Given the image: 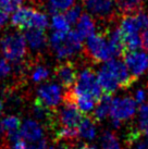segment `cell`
Returning a JSON list of instances; mask_svg holds the SVG:
<instances>
[{"mask_svg": "<svg viewBox=\"0 0 148 149\" xmlns=\"http://www.w3.org/2000/svg\"><path fill=\"white\" fill-rule=\"evenodd\" d=\"M111 102H112V98L110 94H105L103 96H101V98L96 104V108L93 109L94 112H93L91 119L95 122H101L105 120L110 113Z\"/></svg>", "mask_w": 148, "mask_h": 149, "instance_id": "cell-17", "label": "cell"}, {"mask_svg": "<svg viewBox=\"0 0 148 149\" xmlns=\"http://www.w3.org/2000/svg\"><path fill=\"white\" fill-rule=\"evenodd\" d=\"M78 137L77 127H61L56 131V141H73Z\"/></svg>", "mask_w": 148, "mask_h": 149, "instance_id": "cell-23", "label": "cell"}, {"mask_svg": "<svg viewBox=\"0 0 148 149\" xmlns=\"http://www.w3.org/2000/svg\"><path fill=\"white\" fill-rule=\"evenodd\" d=\"M74 3L75 0H49L47 8L51 14H54L62 11H66L69 8L74 6Z\"/></svg>", "mask_w": 148, "mask_h": 149, "instance_id": "cell-21", "label": "cell"}, {"mask_svg": "<svg viewBox=\"0 0 148 149\" xmlns=\"http://www.w3.org/2000/svg\"><path fill=\"white\" fill-rule=\"evenodd\" d=\"M105 63L107 64L108 68L114 74L120 88H123V89L130 88L136 82L137 79L134 77L130 73V71L128 70V68H126L124 62L120 61V60H115V59H110V60L106 61Z\"/></svg>", "mask_w": 148, "mask_h": 149, "instance_id": "cell-11", "label": "cell"}, {"mask_svg": "<svg viewBox=\"0 0 148 149\" xmlns=\"http://www.w3.org/2000/svg\"><path fill=\"white\" fill-rule=\"evenodd\" d=\"M24 0H0V10L9 14L14 12L17 8H20Z\"/></svg>", "mask_w": 148, "mask_h": 149, "instance_id": "cell-26", "label": "cell"}, {"mask_svg": "<svg viewBox=\"0 0 148 149\" xmlns=\"http://www.w3.org/2000/svg\"><path fill=\"white\" fill-rule=\"evenodd\" d=\"M136 111V101L132 97H115L110 108L111 122L114 127H119L123 121L132 119Z\"/></svg>", "mask_w": 148, "mask_h": 149, "instance_id": "cell-6", "label": "cell"}, {"mask_svg": "<svg viewBox=\"0 0 148 149\" xmlns=\"http://www.w3.org/2000/svg\"><path fill=\"white\" fill-rule=\"evenodd\" d=\"M29 149H48V141L41 138L39 141L29 145Z\"/></svg>", "mask_w": 148, "mask_h": 149, "instance_id": "cell-30", "label": "cell"}, {"mask_svg": "<svg viewBox=\"0 0 148 149\" xmlns=\"http://www.w3.org/2000/svg\"><path fill=\"white\" fill-rule=\"evenodd\" d=\"M59 149H73L72 147H70V146H61Z\"/></svg>", "mask_w": 148, "mask_h": 149, "instance_id": "cell-37", "label": "cell"}, {"mask_svg": "<svg viewBox=\"0 0 148 149\" xmlns=\"http://www.w3.org/2000/svg\"><path fill=\"white\" fill-rule=\"evenodd\" d=\"M124 63L134 77L138 79L140 75H143L148 69V57L144 52L133 50L128 51L123 56Z\"/></svg>", "mask_w": 148, "mask_h": 149, "instance_id": "cell-10", "label": "cell"}, {"mask_svg": "<svg viewBox=\"0 0 148 149\" xmlns=\"http://www.w3.org/2000/svg\"><path fill=\"white\" fill-rule=\"evenodd\" d=\"M1 112H2V102L0 100V116H1Z\"/></svg>", "mask_w": 148, "mask_h": 149, "instance_id": "cell-39", "label": "cell"}, {"mask_svg": "<svg viewBox=\"0 0 148 149\" xmlns=\"http://www.w3.org/2000/svg\"><path fill=\"white\" fill-rule=\"evenodd\" d=\"M51 26L54 31L58 32H68L70 31V23L66 17L61 13H54L51 19Z\"/></svg>", "mask_w": 148, "mask_h": 149, "instance_id": "cell-25", "label": "cell"}, {"mask_svg": "<svg viewBox=\"0 0 148 149\" xmlns=\"http://www.w3.org/2000/svg\"><path fill=\"white\" fill-rule=\"evenodd\" d=\"M12 72V66L7 59H0V81L8 77Z\"/></svg>", "mask_w": 148, "mask_h": 149, "instance_id": "cell-29", "label": "cell"}, {"mask_svg": "<svg viewBox=\"0 0 148 149\" xmlns=\"http://www.w3.org/2000/svg\"><path fill=\"white\" fill-rule=\"evenodd\" d=\"M1 126H2L3 132H6L7 134L17 132L20 130L21 126L20 118L17 116H7L1 121Z\"/></svg>", "mask_w": 148, "mask_h": 149, "instance_id": "cell-22", "label": "cell"}, {"mask_svg": "<svg viewBox=\"0 0 148 149\" xmlns=\"http://www.w3.org/2000/svg\"><path fill=\"white\" fill-rule=\"evenodd\" d=\"M95 29H96V23L93 17L89 13H82L76 21V31H75L81 39L83 40L89 37L95 33Z\"/></svg>", "mask_w": 148, "mask_h": 149, "instance_id": "cell-16", "label": "cell"}, {"mask_svg": "<svg viewBox=\"0 0 148 149\" xmlns=\"http://www.w3.org/2000/svg\"><path fill=\"white\" fill-rule=\"evenodd\" d=\"M140 40H142V47L148 51V29L143 31L140 35Z\"/></svg>", "mask_w": 148, "mask_h": 149, "instance_id": "cell-33", "label": "cell"}, {"mask_svg": "<svg viewBox=\"0 0 148 149\" xmlns=\"http://www.w3.org/2000/svg\"><path fill=\"white\" fill-rule=\"evenodd\" d=\"M134 100L136 101V104H140L148 101V83L144 84L143 86L138 87L136 89L134 94Z\"/></svg>", "mask_w": 148, "mask_h": 149, "instance_id": "cell-28", "label": "cell"}, {"mask_svg": "<svg viewBox=\"0 0 148 149\" xmlns=\"http://www.w3.org/2000/svg\"><path fill=\"white\" fill-rule=\"evenodd\" d=\"M101 149H121L119 139L114 133L110 131H105L100 138Z\"/></svg>", "mask_w": 148, "mask_h": 149, "instance_id": "cell-20", "label": "cell"}, {"mask_svg": "<svg viewBox=\"0 0 148 149\" xmlns=\"http://www.w3.org/2000/svg\"><path fill=\"white\" fill-rule=\"evenodd\" d=\"M138 113H140V120H148V101L142 104Z\"/></svg>", "mask_w": 148, "mask_h": 149, "instance_id": "cell-31", "label": "cell"}, {"mask_svg": "<svg viewBox=\"0 0 148 149\" xmlns=\"http://www.w3.org/2000/svg\"><path fill=\"white\" fill-rule=\"evenodd\" d=\"M83 6L89 12L91 17L103 20L112 21L115 17V0H82Z\"/></svg>", "mask_w": 148, "mask_h": 149, "instance_id": "cell-7", "label": "cell"}, {"mask_svg": "<svg viewBox=\"0 0 148 149\" xmlns=\"http://www.w3.org/2000/svg\"><path fill=\"white\" fill-rule=\"evenodd\" d=\"M71 89L75 94L89 96L91 98H94L96 101H98L103 95V91L98 83L97 75L89 68H86L81 71V73L77 75L76 81L74 83V88L72 87Z\"/></svg>", "mask_w": 148, "mask_h": 149, "instance_id": "cell-5", "label": "cell"}, {"mask_svg": "<svg viewBox=\"0 0 148 149\" xmlns=\"http://www.w3.org/2000/svg\"><path fill=\"white\" fill-rule=\"evenodd\" d=\"M49 45L59 60L71 58L83 48L82 39L75 31H54L49 37Z\"/></svg>", "mask_w": 148, "mask_h": 149, "instance_id": "cell-1", "label": "cell"}, {"mask_svg": "<svg viewBox=\"0 0 148 149\" xmlns=\"http://www.w3.org/2000/svg\"><path fill=\"white\" fill-rule=\"evenodd\" d=\"M54 76L58 82L66 89H70L74 86V83L77 77V69L72 61H64L59 63L54 68Z\"/></svg>", "mask_w": 148, "mask_h": 149, "instance_id": "cell-12", "label": "cell"}, {"mask_svg": "<svg viewBox=\"0 0 148 149\" xmlns=\"http://www.w3.org/2000/svg\"><path fill=\"white\" fill-rule=\"evenodd\" d=\"M20 134L22 139L29 143H35L44 136V128L38 121L27 119L20 126Z\"/></svg>", "mask_w": 148, "mask_h": 149, "instance_id": "cell-13", "label": "cell"}, {"mask_svg": "<svg viewBox=\"0 0 148 149\" xmlns=\"http://www.w3.org/2000/svg\"><path fill=\"white\" fill-rule=\"evenodd\" d=\"M78 136L81 138H84L86 141H93L96 137L97 130L95 126V121L91 119V116L82 118V120L80 122L77 126Z\"/></svg>", "mask_w": 148, "mask_h": 149, "instance_id": "cell-19", "label": "cell"}, {"mask_svg": "<svg viewBox=\"0 0 148 149\" xmlns=\"http://www.w3.org/2000/svg\"><path fill=\"white\" fill-rule=\"evenodd\" d=\"M24 37L29 47L34 51L41 50L47 44V36H46L44 29H27Z\"/></svg>", "mask_w": 148, "mask_h": 149, "instance_id": "cell-15", "label": "cell"}, {"mask_svg": "<svg viewBox=\"0 0 148 149\" xmlns=\"http://www.w3.org/2000/svg\"><path fill=\"white\" fill-rule=\"evenodd\" d=\"M138 130L140 132L148 136V120H140Z\"/></svg>", "mask_w": 148, "mask_h": 149, "instance_id": "cell-34", "label": "cell"}, {"mask_svg": "<svg viewBox=\"0 0 148 149\" xmlns=\"http://www.w3.org/2000/svg\"><path fill=\"white\" fill-rule=\"evenodd\" d=\"M9 20V15L7 12H4L2 10H0V26H3L7 24Z\"/></svg>", "mask_w": 148, "mask_h": 149, "instance_id": "cell-35", "label": "cell"}, {"mask_svg": "<svg viewBox=\"0 0 148 149\" xmlns=\"http://www.w3.org/2000/svg\"><path fill=\"white\" fill-rule=\"evenodd\" d=\"M61 99V87L56 83H48L38 87L35 101L50 109H54L60 104Z\"/></svg>", "mask_w": 148, "mask_h": 149, "instance_id": "cell-8", "label": "cell"}, {"mask_svg": "<svg viewBox=\"0 0 148 149\" xmlns=\"http://www.w3.org/2000/svg\"><path fill=\"white\" fill-rule=\"evenodd\" d=\"M81 14H82V8H81V6H72L71 8H69L68 10L66 11V13L63 14L66 19L68 20V22L70 23V24H74V23H76V21L78 20V17H81Z\"/></svg>", "mask_w": 148, "mask_h": 149, "instance_id": "cell-27", "label": "cell"}, {"mask_svg": "<svg viewBox=\"0 0 148 149\" xmlns=\"http://www.w3.org/2000/svg\"><path fill=\"white\" fill-rule=\"evenodd\" d=\"M9 149H29V145L21 138L17 141H13Z\"/></svg>", "mask_w": 148, "mask_h": 149, "instance_id": "cell-32", "label": "cell"}, {"mask_svg": "<svg viewBox=\"0 0 148 149\" xmlns=\"http://www.w3.org/2000/svg\"><path fill=\"white\" fill-rule=\"evenodd\" d=\"M78 149H98V148L94 145H89V144H82V145L78 147Z\"/></svg>", "mask_w": 148, "mask_h": 149, "instance_id": "cell-36", "label": "cell"}, {"mask_svg": "<svg viewBox=\"0 0 148 149\" xmlns=\"http://www.w3.org/2000/svg\"><path fill=\"white\" fill-rule=\"evenodd\" d=\"M146 0H115L117 9L121 15H131L143 10Z\"/></svg>", "mask_w": 148, "mask_h": 149, "instance_id": "cell-18", "label": "cell"}, {"mask_svg": "<svg viewBox=\"0 0 148 149\" xmlns=\"http://www.w3.org/2000/svg\"><path fill=\"white\" fill-rule=\"evenodd\" d=\"M2 134H3V130H2V126H1V123H0V138L2 137Z\"/></svg>", "mask_w": 148, "mask_h": 149, "instance_id": "cell-38", "label": "cell"}, {"mask_svg": "<svg viewBox=\"0 0 148 149\" xmlns=\"http://www.w3.org/2000/svg\"><path fill=\"white\" fill-rule=\"evenodd\" d=\"M0 50L4 58L12 63L23 62L27 54L25 37L20 33H10L0 39Z\"/></svg>", "mask_w": 148, "mask_h": 149, "instance_id": "cell-3", "label": "cell"}, {"mask_svg": "<svg viewBox=\"0 0 148 149\" xmlns=\"http://www.w3.org/2000/svg\"><path fill=\"white\" fill-rule=\"evenodd\" d=\"M50 72L48 70V68L45 65H35L34 68H32L31 70V79L33 81L34 83H40L44 82L49 77Z\"/></svg>", "mask_w": 148, "mask_h": 149, "instance_id": "cell-24", "label": "cell"}, {"mask_svg": "<svg viewBox=\"0 0 148 149\" xmlns=\"http://www.w3.org/2000/svg\"><path fill=\"white\" fill-rule=\"evenodd\" d=\"M97 79H98L99 85L101 87V91L105 94H110V95H112L118 88H120L114 74L112 73V71L108 68V65L106 63L98 71Z\"/></svg>", "mask_w": 148, "mask_h": 149, "instance_id": "cell-14", "label": "cell"}, {"mask_svg": "<svg viewBox=\"0 0 148 149\" xmlns=\"http://www.w3.org/2000/svg\"><path fill=\"white\" fill-rule=\"evenodd\" d=\"M11 25L19 29H45L48 26V17L45 13L36 9L31 7H20L13 13L11 17Z\"/></svg>", "mask_w": 148, "mask_h": 149, "instance_id": "cell-2", "label": "cell"}, {"mask_svg": "<svg viewBox=\"0 0 148 149\" xmlns=\"http://www.w3.org/2000/svg\"><path fill=\"white\" fill-rule=\"evenodd\" d=\"M85 52L87 57L94 62H106L110 59L115 58L107 37L103 34L94 33L89 37H87Z\"/></svg>", "mask_w": 148, "mask_h": 149, "instance_id": "cell-4", "label": "cell"}, {"mask_svg": "<svg viewBox=\"0 0 148 149\" xmlns=\"http://www.w3.org/2000/svg\"><path fill=\"white\" fill-rule=\"evenodd\" d=\"M82 112L78 110L76 104L72 100L63 97V106L59 111L58 120L61 126L76 128L82 120Z\"/></svg>", "mask_w": 148, "mask_h": 149, "instance_id": "cell-9", "label": "cell"}]
</instances>
